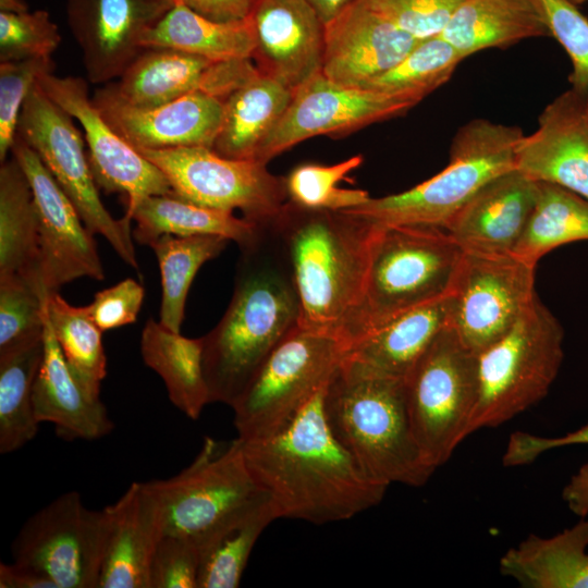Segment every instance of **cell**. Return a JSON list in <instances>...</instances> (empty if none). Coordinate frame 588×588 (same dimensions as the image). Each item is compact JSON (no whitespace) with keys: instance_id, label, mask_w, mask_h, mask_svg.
Segmentation results:
<instances>
[{"instance_id":"cell-2","label":"cell","mask_w":588,"mask_h":588,"mask_svg":"<svg viewBox=\"0 0 588 588\" xmlns=\"http://www.w3.org/2000/svg\"><path fill=\"white\" fill-rule=\"evenodd\" d=\"M233 294L204 336V372L211 402L232 406L274 347L299 321L292 272L269 224L238 246Z\"/></svg>"},{"instance_id":"cell-22","label":"cell","mask_w":588,"mask_h":588,"mask_svg":"<svg viewBox=\"0 0 588 588\" xmlns=\"http://www.w3.org/2000/svg\"><path fill=\"white\" fill-rule=\"evenodd\" d=\"M588 98L572 88L541 112L537 128L515 146V169L588 200Z\"/></svg>"},{"instance_id":"cell-45","label":"cell","mask_w":588,"mask_h":588,"mask_svg":"<svg viewBox=\"0 0 588 588\" xmlns=\"http://www.w3.org/2000/svg\"><path fill=\"white\" fill-rule=\"evenodd\" d=\"M51 57L0 62V162L8 159L17 135L24 102L40 75L53 73Z\"/></svg>"},{"instance_id":"cell-17","label":"cell","mask_w":588,"mask_h":588,"mask_svg":"<svg viewBox=\"0 0 588 588\" xmlns=\"http://www.w3.org/2000/svg\"><path fill=\"white\" fill-rule=\"evenodd\" d=\"M37 83L83 127L95 181L107 193L126 197L125 216L133 220V213L143 199L172 193L163 172L107 122L89 97L86 81L45 73Z\"/></svg>"},{"instance_id":"cell-48","label":"cell","mask_w":588,"mask_h":588,"mask_svg":"<svg viewBox=\"0 0 588 588\" xmlns=\"http://www.w3.org/2000/svg\"><path fill=\"white\" fill-rule=\"evenodd\" d=\"M144 297V286L128 278L97 292L85 308L95 324L105 332L136 322Z\"/></svg>"},{"instance_id":"cell-49","label":"cell","mask_w":588,"mask_h":588,"mask_svg":"<svg viewBox=\"0 0 588 588\" xmlns=\"http://www.w3.org/2000/svg\"><path fill=\"white\" fill-rule=\"evenodd\" d=\"M588 445V424L561 437H542L524 431L511 434L503 454V465L517 467L532 463L541 454L567 445Z\"/></svg>"},{"instance_id":"cell-44","label":"cell","mask_w":588,"mask_h":588,"mask_svg":"<svg viewBox=\"0 0 588 588\" xmlns=\"http://www.w3.org/2000/svg\"><path fill=\"white\" fill-rule=\"evenodd\" d=\"M60 42L59 27L49 12H0V62L51 57Z\"/></svg>"},{"instance_id":"cell-14","label":"cell","mask_w":588,"mask_h":588,"mask_svg":"<svg viewBox=\"0 0 588 588\" xmlns=\"http://www.w3.org/2000/svg\"><path fill=\"white\" fill-rule=\"evenodd\" d=\"M514 254L464 252L451 292L450 326L478 354L504 335L537 296L535 269Z\"/></svg>"},{"instance_id":"cell-30","label":"cell","mask_w":588,"mask_h":588,"mask_svg":"<svg viewBox=\"0 0 588 588\" xmlns=\"http://www.w3.org/2000/svg\"><path fill=\"white\" fill-rule=\"evenodd\" d=\"M440 35L465 59L549 32L531 0H465Z\"/></svg>"},{"instance_id":"cell-25","label":"cell","mask_w":588,"mask_h":588,"mask_svg":"<svg viewBox=\"0 0 588 588\" xmlns=\"http://www.w3.org/2000/svg\"><path fill=\"white\" fill-rule=\"evenodd\" d=\"M33 405L37 420L52 422L57 434L66 440H96L114 428L101 399L90 395L69 368L46 306L44 356L33 387Z\"/></svg>"},{"instance_id":"cell-4","label":"cell","mask_w":588,"mask_h":588,"mask_svg":"<svg viewBox=\"0 0 588 588\" xmlns=\"http://www.w3.org/2000/svg\"><path fill=\"white\" fill-rule=\"evenodd\" d=\"M323 412L335 438L373 479L421 487L434 473L413 432L404 379L343 358L324 389Z\"/></svg>"},{"instance_id":"cell-54","label":"cell","mask_w":588,"mask_h":588,"mask_svg":"<svg viewBox=\"0 0 588 588\" xmlns=\"http://www.w3.org/2000/svg\"><path fill=\"white\" fill-rule=\"evenodd\" d=\"M28 11L24 0H0V12L20 13Z\"/></svg>"},{"instance_id":"cell-43","label":"cell","mask_w":588,"mask_h":588,"mask_svg":"<svg viewBox=\"0 0 588 588\" xmlns=\"http://www.w3.org/2000/svg\"><path fill=\"white\" fill-rule=\"evenodd\" d=\"M549 36L564 48L572 62V89L588 98V19L569 0H531Z\"/></svg>"},{"instance_id":"cell-46","label":"cell","mask_w":588,"mask_h":588,"mask_svg":"<svg viewBox=\"0 0 588 588\" xmlns=\"http://www.w3.org/2000/svg\"><path fill=\"white\" fill-rule=\"evenodd\" d=\"M416 39L440 35L465 0H360Z\"/></svg>"},{"instance_id":"cell-52","label":"cell","mask_w":588,"mask_h":588,"mask_svg":"<svg viewBox=\"0 0 588 588\" xmlns=\"http://www.w3.org/2000/svg\"><path fill=\"white\" fill-rule=\"evenodd\" d=\"M562 498L580 517L588 515V463L584 464L564 487Z\"/></svg>"},{"instance_id":"cell-6","label":"cell","mask_w":588,"mask_h":588,"mask_svg":"<svg viewBox=\"0 0 588 588\" xmlns=\"http://www.w3.org/2000/svg\"><path fill=\"white\" fill-rule=\"evenodd\" d=\"M517 126L474 119L454 135L448 166L399 194L344 209L378 225L420 224L443 228L489 181L515 169Z\"/></svg>"},{"instance_id":"cell-31","label":"cell","mask_w":588,"mask_h":588,"mask_svg":"<svg viewBox=\"0 0 588 588\" xmlns=\"http://www.w3.org/2000/svg\"><path fill=\"white\" fill-rule=\"evenodd\" d=\"M142 358L160 376L171 403L188 418H199L210 403L204 372V336L189 339L149 318L142 331Z\"/></svg>"},{"instance_id":"cell-9","label":"cell","mask_w":588,"mask_h":588,"mask_svg":"<svg viewBox=\"0 0 588 588\" xmlns=\"http://www.w3.org/2000/svg\"><path fill=\"white\" fill-rule=\"evenodd\" d=\"M345 351L346 345L336 336L294 328L231 406L237 438H262L286 426L328 385Z\"/></svg>"},{"instance_id":"cell-23","label":"cell","mask_w":588,"mask_h":588,"mask_svg":"<svg viewBox=\"0 0 588 588\" xmlns=\"http://www.w3.org/2000/svg\"><path fill=\"white\" fill-rule=\"evenodd\" d=\"M539 183L517 169L485 184L444 230L464 252L512 254L537 201Z\"/></svg>"},{"instance_id":"cell-12","label":"cell","mask_w":588,"mask_h":588,"mask_svg":"<svg viewBox=\"0 0 588 588\" xmlns=\"http://www.w3.org/2000/svg\"><path fill=\"white\" fill-rule=\"evenodd\" d=\"M109 526L107 506L89 510L78 492H65L25 520L11 544L13 562L57 588H99Z\"/></svg>"},{"instance_id":"cell-18","label":"cell","mask_w":588,"mask_h":588,"mask_svg":"<svg viewBox=\"0 0 588 588\" xmlns=\"http://www.w3.org/2000/svg\"><path fill=\"white\" fill-rule=\"evenodd\" d=\"M173 0H68L66 19L93 84L118 79Z\"/></svg>"},{"instance_id":"cell-11","label":"cell","mask_w":588,"mask_h":588,"mask_svg":"<svg viewBox=\"0 0 588 588\" xmlns=\"http://www.w3.org/2000/svg\"><path fill=\"white\" fill-rule=\"evenodd\" d=\"M73 120L36 83L24 102L17 136L38 155L86 228L103 236L122 261L138 271L132 219H114L102 204L84 135Z\"/></svg>"},{"instance_id":"cell-7","label":"cell","mask_w":588,"mask_h":588,"mask_svg":"<svg viewBox=\"0 0 588 588\" xmlns=\"http://www.w3.org/2000/svg\"><path fill=\"white\" fill-rule=\"evenodd\" d=\"M148 482L163 511L164 534L193 543L201 558L220 534L269 500L250 474L237 437L229 443L206 437L187 467Z\"/></svg>"},{"instance_id":"cell-24","label":"cell","mask_w":588,"mask_h":588,"mask_svg":"<svg viewBox=\"0 0 588 588\" xmlns=\"http://www.w3.org/2000/svg\"><path fill=\"white\" fill-rule=\"evenodd\" d=\"M109 532L99 588H149V566L164 534L161 504L148 481H134L107 506Z\"/></svg>"},{"instance_id":"cell-19","label":"cell","mask_w":588,"mask_h":588,"mask_svg":"<svg viewBox=\"0 0 588 588\" xmlns=\"http://www.w3.org/2000/svg\"><path fill=\"white\" fill-rule=\"evenodd\" d=\"M252 60L292 91L321 72L324 24L308 0H253Z\"/></svg>"},{"instance_id":"cell-15","label":"cell","mask_w":588,"mask_h":588,"mask_svg":"<svg viewBox=\"0 0 588 588\" xmlns=\"http://www.w3.org/2000/svg\"><path fill=\"white\" fill-rule=\"evenodd\" d=\"M34 194L38 219L33 284L47 297L81 278L105 279L94 234L38 155L17 135L11 150Z\"/></svg>"},{"instance_id":"cell-33","label":"cell","mask_w":588,"mask_h":588,"mask_svg":"<svg viewBox=\"0 0 588 588\" xmlns=\"http://www.w3.org/2000/svg\"><path fill=\"white\" fill-rule=\"evenodd\" d=\"M133 238L149 246L163 234L175 236L218 235L238 246L249 242L257 224L233 212L208 208L173 193L143 199L133 213Z\"/></svg>"},{"instance_id":"cell-16","label":"cell","mask_w":588,"mask_h":588,"mask_svg":"<svg viewBox=\"0 0 588 588\" xmlns=\"http://www.w3.org/2000/svg\"><path fill=\"white\" fill-rule=\"evenodd\" d=\"M417 100L346 87L318 73L293 91L285 112L259 147L256 160L271 159L301 142L343 135L406 113Z\"/></svg>"},{"instance_id":"cell-28","label":"cell","mask_w":588,"mask_h":588,"mask_svg":"<svg viewBox=\"0 0 588 588\" xmlns=\"http://www.w3.org/2000/svg\"><path fill=\"white\" fill-rule=\"evenodd\" d=\"M588 518L552 537L529 535L499 561L500 573L525 588H588Z\"/></svg>"},{"instance_id":"cell-13","label":"cell","mask_w":588,"mask_h":588,"mask_svg":"<svg viewBox=\"0 0 588 588\" xmlns=\"http://www.w3.org/2000/svg\"><path fill=\"white\" fill-rule=\"evenodd\" d=\"M138 151L163 172L174 195L212 209L240 210L256 224L271 220L287 200L285 179L255 159L226 158L204 146Z\"/></svg>"},{"instance_id":"cell-35","label":"cell","mask_w":588,"mask_h":588,"mask_svg":"<svg viewBox=\"0 0 588 588\" xmlns=\"http://www.w3.org/2000/svg\"><path fill=\"white\" fill-rule=\"evenodd\" d=\"M538 183L536 205L512 253L534 265L559 246L588 240V200L559 185Z\"/></svg>"},{"instance_id":"cell-34","label":"cell","mask_w":588,"mask_h":588,"mask_svg":"<svg viewBox=\"0 0 588 588\" xmlns=\"http://www.w3.org/2000/svg\"><path fill=\"white\" fill-rule=\"evenodd\" d=\"M37 236L33 189L12 156L0 168V278L20 274L34 285Z\"/></svg>"},{"instance_id":"cell-27","label":"cell","mask_w":588,"mask_h":588,"mask_svg":"<svg viewBox=\"0 0 588 588\" xmlns=\"http://www.w3.org/2000/svg\"><path fill=\"white\" fill-rule=\"evenodd\" d=\"M217 63L171 48L145 47L118 82L107 85L132 107L154 108L195 91L212 95Z\"/></svg>"},{"instance_id":"cell-32","label":"cell","mask_w":588,"mask_h":588,"mask_svg":"<svg viewBox=\"0 0 588 588\" xmlns=\"http://www.w3.org/2000/svg\"><path fill=\"white\" fill-rule=\"evenodd\" d=\"M142 47L171 48L213 62H225L252 59L255 42L247 17L213 21L173 0L171 8L144 35Z\"/></svg>"},{"instance_id":"cell-37","label":"cell","mask_w":588,"mask_h":588,"mask_svg":"<svg viewBox=\"0 0 588 588\" xmlns=\"http://www.w3.org/2000/svg\"><path fill=\"white\" fill-rule=\"evenodd\" d=\"M44 356V338L0 356V453H13L29 441L40 424L33 387Z\"/></svg>"},{"instance_id":"cell-10","label":"cell","mask_w":588,"mask_h":588,"mask_svg":"<svg viewBox=\"0 0 588 588\" xmlns=\"http://www.w3.org/2000/svg\"><path fill=\"white\" fill-rule=\"evenodd\" d=\"M404 382L415 439L427 464L437 469L468 437L478 393L477 356L449 324Z\"/></svg>"},{"instance_id":"cell-53","label":"cell","mask_w":588,"mask_h":588,"mask_svg":"<svg viewBox=\"0 0 588 588\" xmlns=\"http://www.w3.org/2000/svg\"><path fill=\"white\" fill-rule=\"evenodd\" d=\"M326 25L354 0H308Z\"/></svg>"},{"instance_id":"cell-8","label":"cell","mask_w":588,"mask_h":588,"mask_svg":"<svg viewBox=\"0 0 588 588\" xmlns=\"http://www.w3.org/2000/svg\"><path fill=\"white\" fill-rule=\"evenodd\" d=\"M564 331L538 296L514 326L476 354L478 393L468 436L497 428L541 401L563 360Z\"/></svg>"},{"instance_id":"cell-5","label":"cell","mask_w":588,"mask_h":588,"mask_svg":"<svg viewBox=\"0 0 588 588\" xmlns=\"http://www.w3.org/2000/svg\"><path fill=\"white\" fill-rule=\"evenodd\" d=\"M378 225V224H377ZM464 250L433 225H378L346 347L391 318L452 292Z\"/></svg>"},{"instance_id":"cell-20","label":"cell","mask_w":588,"mask_h":588,"mask_svg":"<svg viewBox=\"0 0 588 588\" xmlns=\"http://www.w3.org/2000/svg\"><path fill=\"white\" fill-rule=\"evenodd\" d=\"M91 100L107 122L137 150L212 148L223 111V101L204 91L154 108H136L122 101L106 84Z\"/></svg>"},{"instance_id":"cell-26","label":"cell","mask_w":588,"mask_h":588,"mask_svg":"<svg viewBox=\"0 0 588 588\" xmlns=\"http://www.w3.org/2000/svg\"><path fill=\"white\" fill-rule=\"evenodd\" d=\"M451 293L408 309L346 347L344 359L363 369L405 379L451 320Z\"/></svg>"},{"instance_id":"cell-38","label":"cell","mask_w":588,"mask_h":588,"mask_svg":"<svg viewBox=\"0 0 588 588\" xmlns=\"http://www.w3.org/2000/svg\"><path fill=\"white\" fill-rule=\"evenodd\" d=\"M46 313L72 373L90 395L100 397L101 382L107 375L102 331L85 306L69 304L58 292L47 297Z\"/></svg>"},{"instance_id":"cell-55","label":"cell","mask_w":588,"mask_h":588,"mask_svg":"<svg viewBox=\"0 0 588 588\" xmlns=\"http://www.w3.org/2000/svg\"><path fill=\"white\" fill-rule=\"evenodd\" d=\"M571 2H573L574 4L578 5V4H581L584 2H586L587 0H569Z\"/></svg>"},{"instance_id":"cell-47","label":"cell","mask_w":588,"mask_h":588,"mask_svg":"<svg viewBox=\"0 0 588 588\" xmlns=\"http://www.w3.org/2000/svg\"><path fill=\"white\" fill-rule=\"evenodd\" d=\"M201 552L169 534L160 538L149 566V588H198Z\"/></svg>"},{"instance_id":"cell-56","label":"cell","mask_w":588,"mask_h":588,"mask_svg":"<svg viewBox=\"0 0 588 588\" xmlns=\"http://www.w3.org/2000/svg\"><path fill=\"white\" fill-rule=\"evenodd\" d=\"M586 120H587V124H588V101H587V105H586Z\"/></svg>"},{"instance_id":"cell-42","label":"cell","mask_w":588,"mask_h":588,"mask_svg":"<svg viewBox=\"0 0 588 588\" xmlns=\"http://www.w3.org/2000/svg\"><path fill=\"white\" fill-rule=\"evenodd\" d=\"M47 297L20 274L0 278V356L42 340Z\"/></svg>"},{"instance_id":"cell-51","label":"cell","mask_w":588,"mask_h":588,"mask_svg":"<svg viewBox=\"0 0 588 588\" xmlns=\"http://www.w3.org/2000/svg\"><path fill=\"white\" fill-rule=\"evenodd\" d=\"M0 588H57L42 573L13 562L0 564Z\"/></svg>"},{"instance_id":"cell-3","label":"cell","mask_w":588,"mask_h":588,"mask_svg":"<svg viewBox=\"0 0 588 588\" xmlns=\"http://www.w3.org/2000/svg\"><path fill=\"white\" fill-rule=\"evenodd\" d=\"M267 222L292 272L298 326L343 341L363 295L378 225L344 210L307 209L289 200Z\"/></svg>"},{"instance_id":"cell-41","label":"cell","mask_w":588,"mask_h":588,"mask_svg":"<svg viewBox=\"0 0 588 588\" xmlns=\"http://www.w3.org/2000/svg\"><path fill=\"white\" fill-rule=\"evenodd\" d=\"M363 163L360 155L331 166L304 163L285 177L287 200L307 209L339 211L369 199L364 189L341 188L338 184Z\"/></svg>"},{"instance_id":"cell-21","label":"cell","mask_w":588,"mask_h":588,"mask_svg":"<svg viewBox=\"0 0 588 588\" xmlns=\"http://www.w3.org/2000/svg\"><path fill=\"white\" fill-rule=\"evenodd\" d=\"M416 39L360 0L324 25L321 73L335 84L363 88L394 68Z\"/></svg>"},{"instance_id":"cell-29","label":"cell","mask_w":588,"mask_h":588,"mask_svg":"<svg viewBox=\"0 0 588 588\" xmlns=\"http://www.w3.org/2000/svg\"><path fill=\"white\" fill-rule=\"evenodd\" d=\"M293 91L257 69L223 100L212 149L231 159H255L289 107Z\"/></svg>"},{"instance_id":"cell-39","label":"cell","mask_w":588,"mask_h":588,"mask_svg":"<svg viewBox=\"0 0 588 588\" xmlns=\"http://www.w3.org/2000/svg\"><path fill=\"white\" fill-rule=\"evenodd\" d=\"M464 57L441 35L420 39L394 68L363 88L420 102L446 83Z\"/></svg>"},{"instance_id":"cell-50","label":"cell","mask_w":588,"mask_h":588,"mask_svg":"<svg viewBox=\"0 0 588 588\" xmlns=\"http://www.w3.org/2000/svg\"><path fill=\"white\" fill-rule=\"evenodd\" d=\"M196 13L219 22L247 17L253 0H176Z\"/></svg>"},{"instance_id":"cell-1","label":"cell","mask_w":588,"mask_h":588,"mask_svg":"<svg viewBox=\"0 0 588 588\" xmlns=\"http://www.w3.org/2000/svg\"><path fill=\"white\" fill-rule=\"evenodd\" d=\"M324 389L277 432L238 438L247 467L279 518L317 525L346 520L379 504L389 488L333 434L323 412Z\"/></svg>"},{"instance_id":"cell-36","label":"cell","mask_w":588,"mask_h":588,"mask_svg":"<svg viewBox=\"0 0 588 588\" xmlns=\"http://www.w3.org/2000/svg\"><path fill=\"white\" fill-rule=\"evenodd\" d=\"M229 240L218 235L175 236L163 234L149 247L154 250L161 275L159 321L181 332L191 284L200 267L218 257Z\"/></svg>"},{"instance_id":"cell-40","label":"cell","mask_w":588,"mask_h":588,"mask_svg":"<svg viewBox=\"0 0 588 588\" xmlns=\"http://www.w3.org/2000/svg\"><path fill=\"white\" fill-rule=\"evenodd\" d=\"M279 515L270 499L220 534L203 552L198 588H236L258 538Z\"/></svg>"}]
</instances>
